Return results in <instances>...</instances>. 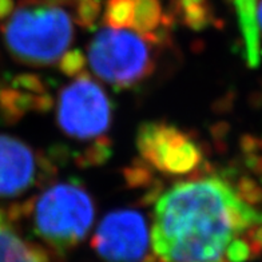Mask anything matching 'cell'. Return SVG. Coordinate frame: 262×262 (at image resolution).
I'll list each match as a JSON object with an SVG mask.
<instances>
[{"mask_svg":"<svg viewBox=\"0 0 262 262\" xmlns=\"http://www.w3.org/2000/svg\"><path fill=\"white\" fill-rule=\"evenodd\" d=\"M262 214L220 177L180 182L154 209L151 239L162 262H245L259 253Z\"/></svg>","mask_w":262,"mask_h":262,"instance_id":"6da1fadb","label":"cell"},{"mask_svg":"<svg viewBox=\"0 0 262 262\" xmlns=\"http://www.w3.org/2000/svg\"><path fill=\"white\" fill-rule=\"evenodd\" d=\"M62 4L27 2L11 10L3 25L8 51L26 64L47 66L62 59L74 39V21ZM6 15V16H7Z\"/></svg>","mask_w":262,"mask_h":262,"instance_id":"7a4b0ae2","label":"cell"},{"mask_svg":"<svg viewBox=\"0 0 262 262\" xmlns=\"http://www.w3.org/2000/svg\"><path fill=\"white\" fill-rule=\"evenodd\" d=\"M94 221L91 196L80 185L63 182L47 189L35 202L32 222L36 234L60 250L86 237Z\"/></svg>","mask_w":262,"mask_h":262,"instance_id":"3957f363","label":"cell"},{"mask_svg":"<svg viewBox=\"0 0 262 262\" xmlns=\"http://www.w3.org/2000/svg\"><path fill=\"white\" fill-rule=\"evenodd\" d=\"M95 75L114 87H131L151 74L152 52L145 35L130 28L100 30L89 49Z\"/></svg>","mask_w":262,"mask_h":262,"instance_id":"277c9868","label":"cell"},{"mask_svg":"<svg viewBox=\"0 0 262 262\" xmlns=\"http://www.w3.org/2000/svg\"><path fill=\"white\" fill-rule=\"evenodd\" d=\"M76 76L59 97V126L74 139L97 141L110 126V100L95 80L86 75Z\"/></svg>","mask_w":262,"mask_h":262,"instance_id":"5b68a950","label":"cell"},{"mask_svg":"<svg viewBox=\"0 0 262 262\" xmlns=\"http://www.w3.org/2000/svg\"><path fill=\"white\" fill-rule=\"evenodd\" d=\"M137 145L142 158L163 174H187L202 162V152L195 142L182 130L170 124H143Z\"/></svg>","mask_w":262,"mask_h":262,"instance_id":"8992f818","label":"cell"},{"mask_svg":"<svg viewBox=\"0 0 262 262\" xmlns=\"http://www.w3.org/2000/svg\"><path fill=\"white\" fill-rule=\"evenodd\" d=\"M148 244L145 218L135 210L110 213L100 222L93 246L108 262H138Z\"/></svg>","mask_w":262,"mask_h":262,"instance_id":"52a82bcc","label":"cell"},{"mask_svg":"<svg viewBox=\"0 0 262 262\" xmlns=\"http://www.w3.org/2000/svg\"><path fill=\"white\" fill-rule=\"evenodd\" d=\"M34 152L26 143L0 135V195L14 196L27 191L38 174Z\"/></svg>","mask_w":262,"mask_h":262,"instance_id":"ba28073f","label":"cell"},{"mask_svg":"<svg viewBox=\"0 0 262 262\" xmlns=\"http://www.w3.org/2000/svg\"><path fill=\"white\" fill-rule=\"evenodd\" d=\"M0 262H47L45 253L20 237L10 218L0 210Z\"/></svg>","mask_w":262,"mask_h":262,"instance_id":"9c48e42d","label":"cell"},{"mask_svg":"<svg viewBox=\"0 0 262 262\" xmlns=\"http://www.w3.org/2000/svg\"><path fill=\"white\" fill-rule=\"evenodd\" d=\"M165 21L162 7L158 0H133L130 28L138 34L147 35L156 31Z\"/></svg>","mask_w":262,"mask_h":262,"instance_id":"30bf717a","label":"cell"},{"mask_svg":"<svg viewBox=\"0 0 262 262\" xmlns=\"http://www.w3.org/2000/svg\"><path fill=\"white\" fill-rule=\"evenodd\" d=\"M133 0H107L104 21L110 27L130 28Z\"/></svg>","mask_w":262,"mask_h":262,"instance_id":"8fae6325","label":"cell"},{"mask_svg":"<svg viewBox=\"0 0 262 262\" xmlns=\"http://www.w3.org/2000/svg\"><path fill=\"white\" fill-rule=\"evenodd\" d=\"M84 66V58L79 52H69L62 58V70L69 75H78Z\"/></svg>","mask_w":262,"mask_h":262,"instance_id":"7c38bea8","label":"cell"},{"mask_svg":"<svg viewBox=\"0 0 262 262\" xmlns=\"http://www.w3.org/2000/svg\"><path fill=\"white\" fill-rule=\"evenodd\" d=\"M255 23L259 31L262 32V0L258 4V10H255Z\"/></svg>","mask_w":262,"mask_h":262,"instance_id":"4fadbf2b","label":"cell"}]
</instances>
